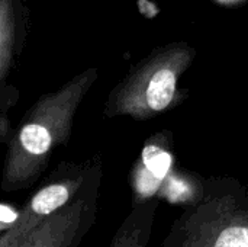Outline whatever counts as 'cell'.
<instances>
[{
  "mask_svg": "<svg viewBox=\"0 0 248 247\" xmlns=\"http://www.w3.org/2000/svg\"><path fill=\"white\" fill-rule=\"evenodd\" d=\"M94 77V70H87L29 109L7 150L3 189H19L39 176L52 150L70 137L74 114Z\"/></svg>",
  "mask_w": 248,
  "mask_h": 247,
  "instance_id": "obj_1",
  "label": "cell"
},
{
  "mask_svg": "<svg viewBox=\"0 0 248 247\" xmlns=\"http://www.w3.org/2000/svg\"><path fill=\"white\" fill-rule=\"evenodd\" d=\"M84 178H64L39 189L25 205L13 224L0 237V247H17L33 230H36L52 214L68 205L78 192Z\"/></svg>",
  "mask_w": 248,
  "mask_h": 247,
  "instance_id": "obj_2",
  "label": "cell"
},
{
  "mask_svg": "<svg viewBox=\"0 0 248 247\" xmlns=\"http://www.w3.org/2000/svg\"><path fill=\"white\" fill-rule=\"evenodd\" d=\"M180 226L183 233L182 247H248L247 221H241L237 213L225 211H202L183 221Z\"/></svg>",
  "mask_w": 248,
  "mask_h": 247,
  "instance_id": "obj_3",
  "label": "cell"
},
{
  "mask_svg": "<svg viewBox=\"0 0 248 247\" xmlns=\"http://www.w3.org/2000/svg\"><path fill=\"white\" fill-rule=\"evenodd\" d=\"M93 213L92 201L76 199L52 214L17 247H76L90 226Z\"/></svg>",
  "mask_w": 248,
  "mask_h": 247,
  "instance_id": "obj_4",
  "label": "cell"
},
{
  "mask_svg": "<svg viewBox=\"0 0 248 247\" xmlns=\"http://www.w3.org/2000/svg\"><path fill=\"white\" fill-rule=\"evenodd\" d=\"M28 25L22 0H0V84L7 77Z\"/></svg>",
  "mask_w": 248,
  "mask_h": 247,
  "instance_id": "obj_5",
  "label": "cell"
},
{
  "mask_svg": "<svg viewBox=\"0 0 248 247\" xmlns=\"http://www.w3.org/2000/svg\"><path fill=\"white\" fill-rule=\"evenodd\" d=\"M157 201L137 205L115 234L109 247H145L150 239Z\"/></svg>",
  "mask_w": 248,
  "mask_h": 247,
  "instance_id": "obj_6",
  "label": "cell"
},
{
  "mask_svg": "<svg viewBox=\"0 0 248 247\" xmlns=\"http://www.w3.org/2000/svg\"><path fill=\"white\" fill-rule=\"evenodd\" d=\"M142 163L144 169L150 175H153L158 181H163L164 176H167V172L170 170L171 157L169 151H166L160 146L148 143L142 150Z\"/></svg>",
  "mask_w": 248,
  "mask_h": 247,
  "instance_id": "obj_7",
  "label": "cell"
}]
</instances>
